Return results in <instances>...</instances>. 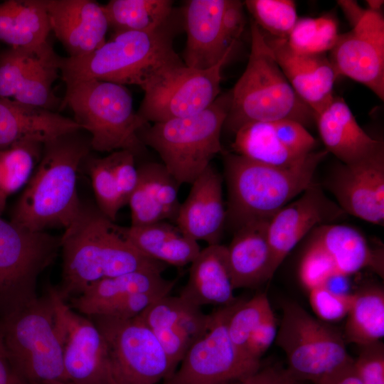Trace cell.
I'll return each instance as SVG.
<instances>
[{
	"mask_svg": "<svg viewBox=\"0 0 384 384\" xmlns=\"http://www.w3.org/2000/svg\"><path fill=\"white\" fill-rule=\"evenodd\" d=\"M277 327L274 313H271L250 334L245 347L247 356L256 361L269 348L276 338Z\"/></svg>",
	"mask_w": 384,
	"mask_h": 384,
	"instance_id": "obj_47",
	"label": "cell"
},
{
	"mask_svg": "<svg viewBox=\"0 0 384 384\" xmlns=\"http://www.w3.org/2000/svg\"><path fill=\"white\" fill-rule=\"evenodd\" d=\"M109 157L119 192L126 205L139 182L135 156L129 151L119 150L110 153Z\"/></svg>",
	"mask_w": 384,
	"mask_h": 384,
	"instance_id": "obj_45",
	"label": "cell"
},
{
	"mask_svg": "<svg viewBox=\"0 0 384 384\" xmlns=\"http://www.w3.org/2000/svg\"><path fill=\"white\" fill-rule=\"evenodd\" d=\"M51 45L39 48H10L0 53V98L14 97L39 58Z\"/></svg>",
	"mask_w": 384,
	"mask_h": 384,
	"instance_id": "obj_39",
	"label": "cell"
},
{
	"mask_svg": "<svg viewBox=\"0 0 384 384\" xmlns=\"http://www.w3.org/2000/svg\"><path fill=\"white\" fill-rule=\"evenodd\" d=\"M166 295L168 294L160 292L131 294L109 305L98 315L108 316L119 319H132L139 315L154 302Z\"/></svg>",
	"mask_w": 384,
	"mask_h": 384,
	"instance_id": "obj_46",
	"label": "cell"
},
{
	"mask_svg": "<svg viewBox=\"0 0 384 384\" xmlns=\"http://www.w3.org/2000/svg\"><path fill=\"white\" fill-rule=\"evenodd\" d=\"M320 137L326 148L342 164L360 162L383 149L381 141L370 137L358 124L348 105L341 97L315 115Z\"/></svg>",
	"mask_w": 384,
	"mask_h": 384,
	"instance_id": "obj_24",
	"label": "cell"
},
{
	"mask_svg": "<svg viewBox=\"0 0 384 384\" xmlns=\"http://www.w3.org/2000/svg\"><path fill=\"white\" fill-rule=\"evenodd\" d=\"M170 20L152 31H120L92 52L78 58H61L65 84L97 80L136 85L145 90L174 70L185 65L176 53V30Z\"/></svg>",
	"mask_w": 384,
	"mask_h": 384,
	"instance_id": "obj_2",
	"label": "cell"
},
{
	"mask_svg": "<svg viewBox=\"0 0 384 384\" xmlns=\"http://www.w3.org/2000/svg\"><path fill=\"white\" fill-rule=\"evenodd\" d=\"M272 312L267 296L261 293L249 300L245 299L232 314L228 328L230 338L237 349L247 358H250L245 352L250 334Z\"/></svg>",
	"mask_w": 384,
	"mask_h": 384,
	"instance_id": "obj_40",
	"label": "cell"
},
{
	"mask_svg": "<svg viewBox=\"0 0 384 384\" xmlns=\"http://www.w3.org/2000/svg\"><path fill=\"white\" fill-rule=\"evenodd\" d=\"M43 146L25 141L0 150V188L7 197L28 182Z\"/></svg>",
	"mask_w": 384,
	"mask_h": 384,
	"instance_id": "obj_37",
	"label": "cell"
},
{
	"mask_svg": "<svg viewBox=\"0 0 384 384\" xmlns=\"http://www.w3.org/2000/svg\"><path fill=\"white\" fill-rule=\"evenodd\" d=\"M233 50L210 68L183 65L169 73L144 90L137 114L150 124L192 116L206 110L220 95L222 68Z\"/></svg>",
	"mask_w": 384,
	"mask_h": 384,
	"instance_id": "obj_13",
	"label": "cell"
},
{
	"mask_svg": "<svg viewBox=\"0 0 384 384\" xmlns=\"http://www.w3.org/2000/svg\"><path fill=\"white\" fill-rule=\"evenodd\" d=\"M138 172V184L127 203L131 226L174 223L181 203L178 196L180 185L161 163H144Z\"/></svg>",
	"mask_w": 384,
	"mask_h": 384,
	"instance_id": "obj_26",
	"label": "cell"
},
{
	"mask_svg": "<svg viewBox=\"0 0 384 384\" xmlns=\"http://www.w3.org/2000/svg\"><path fill=\"white\" fill-rule=\"evenodd\" d=\"M275 341L286 354L288 370L303 382L326 384L354 363L340 333L294 302L282 304Z\"/></svg>",
	"mask_w": 384,
	"mask_h": 384,
	"instance_id": "obj_9",
	"label": "cell"
},
{
	"mask_svg": "<svg viewBox=\"0 0 384 384\" xmlns=\"http://www.w3.org/2000/svg\"><path fill=\"white\" fill-rule=\"evenodd\" d=\"M346 213L369 223H384V148L353 164L336 167L326 186Z\"/></svg>",
	"mask_w": 384,
	"mask_h": 384,
	"instance_id": "obj_17",
	"label": "cell"
},
{
	"mask_svg": "<svg viewBox=\"0 0 384 384\" xmlns=\"http://www.w3.org/2000/svg\"><path fill=\"white\" fill-rule=\"evenodd\" d=\"M336 274L339 273L331 257L319 245L311 241L299 265V277L302 286L309 292L325 286Z\"/></svg>",
	"mask_w": 384,
	"mask_h": 384,
	"instance_id": "obj_42",
	"label": "cell"
},
{
	"mask_svg": "<svg viewBox=\"0 0 384 384\" xmlns=\"http://www.w3.org/2000/svg\"><path fill=\"white\" fill-rule=\"evenodd\" d=\"M152 331L169 362L173 373L189 348L208 331L212 315L204 314L179 296H164L139 315Z\"/></svg>",
	"mask_w": 384,
	"mask_h": 384,
	"instance_id": "obj_19",
	"label": "cell"
},
{
	"mask_svg": "<svg viewBox=\"0 0 384 384\" xmlns=\"http://www.w3.org/2000/svg\"><path fill=\"white\" fill-rule=\"evenodd\" d=\"M56 317L63 334V366L75 384H115L103 336L90 317L77 314L49 287Z\"/></svg>",
	"mask_w": 384,
	"mask_h": 384,
	"instance_id": "obj_14",
	"label": "cell"
},
{
	"mask_svg": "<svg viewBox=\"0 0 384 384\" xmlns=\"http://www.w3.org/2000/svg\"><path fill=\"white\" fill-rule=\"evenodd\" d=\"M88 169L97 208L114 222L119 210L125 204L119 192L109 155L91 159Z\"/></svg>",
	"mask_w": 384,
	"mask_h": 384,
	"instance_id": "obj_41",
	"label": "cell"
},
{
	"mask_svg": "<svg viewBox=\"0 0 384 384\" xmlns=\"http://www.w3.org/2000/svg\"><path fill=\"white\" fill-rule=\"evenodd\" d=\"M61 57L50 46L30 70L14 95L22 104L53 111L59 105L52 87L58 77Z\"/></svg>",
	"mask_w": 384,
	"mask_h": 384,
	"instance_id": "obj_35",
	"label": "cell"
},
{
	"mask_svg": "<svg viewBox=\"0 0 384 384\" xmlns=\"http://www.w3.org/2000/svg\"><path fill=\"white\" fill-rule=\"evenodd\" d=\"M245 300L238 298L211 314L208 332L189 348L179 368L164 380L165 384H224L260 368V362L237 349L228 334L229 320Z\"/></svg>",
	"mask_w": 384,
	"mask_h": 384,
	"instance_id": "obj_12",
	"label": "cell"
},
{
	"mask_svg": "<svg viewBox=\"0 0 384 384\" xmlns=\"http://www.w3.org/2000/svg\"><path fill=\"white\" fill-rule=\"evenodd\" d=\"M162 273L153 270H137L102 279L89 285L68 304L74 311L90 317L100 314L109 305L138 292H160L169 294L176 279H166Z\"/></svg>",
	"mask_w": 384,
	"mask_h": 384,
	"instance_id": "obj_29",
	"label": "cell"
},
{
	"mask_svg": "<svg viewBox=\"0 0 384 384\" xmlns=\"http://www.w3.org/2000/svg\"><path fill=\"white\" fill-rule=\"evenodd\" d=\"M231 105V90L220 95L202 112L186 117L148 124L139 132L181 186L191 184L223 151L221 131Z\"/></svg>",
	"mask_w": 384,
	"mask_h": 384,
	"instance_id": "obj_6",
	"label": "cell"
},
{
	"mask_svg": "<svg viewBox=\"0 0 384 384\" xmlns=\"http://www.w3.org/2000/svg\"><path fill=\"white\" fill-rule=\"evenodd\" d=\"M244 2L226 0L222 16L223 36L228 46L236 44L244 27Z\"/></svg>",
	"mask_w": 384,
	"mask_h": 384,
	"instance_id": "obj_49",
	"label": "cell"
},
{
	"mask_svg": "<svg viewBox=\"0 0 384 384\" xmlns=\"http://www.w3.org/2000/svg\"><path fill=\"white\" fill-rule=\"evenodd\" d=\"M346 213L312 182L302 196L270 220L268 241L273 274L295 245L314 227L329 224Z\"/></svg>",
	"mask_w": 384,
	"mask_h": 384,
	"instance_id": "obj_18",
	"label": "cell"
},
{
	"mask_svg": "<svg viewBox=\"0 0 384 384\" xmlns=\"http://www.w3.org/2000/svg\"><path fill=\"white\" fill-rule=\"evenodd\" d=\"M270 221L252 220L234 232L227 247L234 290L257 287L273 277L268 241Z\"/></svg>",
	"mask_w": 384,
	"mask_h": 384,
	"instance_id": "obj_27",
	"label": "cell"
},
{
	"mask_svg": "<svg viewBox=\"0 0 384 384\" xmlns=\"http://www.w3.org/2000/svg\"><path fill=\"white\" fill-rule=\"evenodd\" d=\"M251 47L245 70L231 90L224 127L235 133L245 124L289 119L305 127L315 122L312 110L297 95L278 65L263 31L250 24Z\"/></svg>",
	"mask_w": 384,
	"mask_h": 384,
	"instance_id": "obj_5",
	"label": "cell"
},
{
	"mask_svg": "<svg viewBox=\"0 0 384 384\" xmlns=\"http://www.w3.org/2000/svg\"><path fill=\"white\" fill-rule=\"evenodd\" d=\"M0 384H31L18 371L0 333Z\"/></svg>",
	"mask_w": 384,
	"mask_h": 384,
	"instance_id": "obj_50",
	"label": "cell"
},
{
	"mask_svg": "<svg viewBox=\"0 0 384 384\" xmlns=\"http://www.w3.org/2000/svg\"><path fill=\"white\" fill-rule=\"evenodd\" d=\"M60 250V237L0 218V319L38 297V279Z\"/></svg>",
	"mask_w": 384,
	"mask_h": 384,
	"instance_id": "obj_10",
	"label": "cell"
},
{
	"mask_svg": "<svg viewBox=\"0 0 384 384\" xmlns=\"http://www.w3.org/2000/svg\"><path fill=\"white\" fill-rule=\"evenodd\" d=\"M360 346L355 367L363 384H384V346L380 341Z\"/></svg>",
	"mask_w": 384,
	"mask_h": 384,
	"instance_id": "obj_44",
	"label": "cell"
},
{
	"mask_svg": "<svg viewBox=\"0 0 384 384\" xmlns=\"http://www.w3.org/2000/svg\"><path fill=\"white\" fill-rule=\"evenodd\" d=\"M60 250L62 279L56 289L65 302L102 279L137 270L162 273L167 265L139 252L126 237L125 227L82 203L60 237Z\"/></svg>",
	"mask_w": 384,
	"mask_h": 384,
	"instance_id": "obj_1",
	"label": "cell"
},
{
	"mask_svg": "<svg viewBox=\"0 0 384 384\" xmlns=\"http://www.w3.org/2000/svg\"><path fill=\"white\" fill-rule=\"evenodd\" d=\"M327 151H313L292 166L259 163L234 153L223 154L228 191L225 226L233 233L256 220L272 218L312 182Z\"/></svg>",
	"mask_w": 384,
	"mask_h": 384,
	"instance_id": "obj_4",
	"label": "cell"
},
{
	"mask_svg": "<svg viewBox=\"0 0 384 384\" xmlns=\"http://www.w3.org/2000/svg\"><path fill=\"white\" fill-rule=\"evenodd\" d=\"M244 5L259 28L275 38L287 39L299 18L292 0H247Z\"/></svg>",
	"mask_w": 384,
	"mask_h": 384,
	"instance_id": "obj_38",
	"label": "cell"
},
{
	"mask_svg": "<svg viewBox=\"0 0 384 384\" xmlns=\"http://www.w3.org/2000/svg\"><path fill=\"white\" fill-rule=\"evenodd\" d=\"M366 2L368 6V9L374 11H380L384 1L381 0H368Z\"/></svg>",
	"mask_w": 384,
	"mask_h": 384,
	"instance_id": "obj_53",
	"label": "cell"
},
{
	"mask_svg": "<svg viewBox=\"0 0 384 384\" xmlns=\"http://www.w3.org/2000/svg\"><path fill=\"white\" fill-rule=\"evenodd\" d=\"M344 338L358 346L378 341L384 336V292L370 286L353 294L348 314Z\"/></svg>",
	"mask_w": 384,
	"mask_h": 384,
	"instance_id": "obj_33",
	"label": "cell"
},
{
	"mask_svg": "<svg viewBox=\"0 0 384 384\" xmlns=\"http://www.w3.org/2000/svg\"><path fill=\"white\" fill-rule=\"evenodd\" d=\"M226 0H190L183 9L187 35L186 66L205 70L216 65L235 44L228 46L222 28Z\"/></svg>",
	"mask_w": 384,
	"mask_h": 384,
	"instance_id": "obj_23",
	"label": "cell"
},
{
	"mask_svg": "<svg viewBox=\"0 0 384 384\" xmlns=\"http://www.w3.org/2000/svg\"><path fill=\"white\" fill-rule=\"evenodd\" d=\"M338 35L336 20L330 15H323L298 18L287 41L297 53L324 54L332 49Z\"/></svg>",
	"mask_w": 384,
	"mask_h": 384,
	"instance_id": "obj_36",
	"label": "cell"
},
{
	"mask_svg": "<svg viewBox=\"0 0 384 384\" xmlns=\"http://www.w3.org/2000/svg\"><path fill=\"white\" fill-rule=\"evenodd\" d=\"M51 31L44 0L0 3V41L11 48H39Z\"/></svg>",
	"mask_w": 384,
	"mask_h": 384,
	"instance_id": "obj_32",
	"label": "cell"
},
{
	"mask_svg": "<svg viewBox=\"0 0 384 384\" xmlns=\"http://www.w3.org/2000/svg\"><path fill=\"white\" fill-rule=\"evenodd\" d=\"M264 35L282 73L299 98L314 116L333 100L338 75L329 58L324 54L307 55L294 51L286 38Z\"/></svg>",
	"mask_w": 384,
	"mask_h": 384,
	"instance_id": "obj_20",
	"label": "cell"
},
{
	"mask_svg": "<svg viewBox=\"0 0 384 384\" xmlns=\"http://www.w3.org/2000/svg\"><path fill=\"white\" fill-rule=\"evenodd\" d=\"M45 384H75V383L69 380H58V381H53V382L46 383Z\"/></svg>",
	"mask_w": 384,
	"mask_h": 384,
	"instance_id": "obj_55",
	"label": "cell"
},
{
	"mask_svg": "<svg viewBox=\"0 0 384 384\" xmlns=\"http://www.w3.org/2000/svg\"><path fill=\"white\" fill-rule=\"evenodd\" d=\"M190 265L188 279L179 297L200 307L227 306L238 299L233 294L227 246L208 245Z\"/></svg>",
	"mask_w": 384,
	"mask_h": 384,
	"instance_id": "obj_28",
	"label": "cell"
},
{
	"mask_svg": "<svg viewBox=\"0 0 384 384\" xmlns=\"http://www.w3.org/2000/svg\"><path fill=\"white\" fill-rule=\"evenodd\" d=\"M330 51L338 77L361 83L384 100V18L380 11L368 9L351 30L338 35Z\"/></svg>",
	"mask_w": 384,
	"mask_h": 384,
	"instance_id": "obj_15",
	"label": "cell"
},
{
	"mask_svg": "<svg viewBox=\"0 0 384 384\" xmlns=\"http://www.w3.org/2000/svg\"><path fill=\"white\" fill-rule=\"evenodd\" d=\"M314 231L311 241L328 253L339 274L348 276L370 268L383 276V252L373 250L356 228L341 224H324Z\"/></svg>",
	"mask_w": 384,
	"mask_h": 384,
	"instance_id": "obj_30",
	"label": "cell"
},
{
	"mask_svg": "<svg viewBox=\"0 0 384 384\" xmlns=\"http://www.w3.org/2000/svg\"><path fill=\"white\" fill-rule=\"evenodd\" d=\"M233 153L276 166H292L304 161L316 146L306 128L289 119L253 122L235 133Z\"/></svg>",
	"mask_w": 384,
	"mask_h": 384,
	"instance_id": "obj_16",
	"label": "cell"
},
{
	"mask_svg": "<svg viewBox=\"0 0 384 384\" xmlns=\"http://www.w3.org/2000/svg\"><path fill=\"white\" fill-rule=\"evenodd\" d=\"M353 300V294L336 293L326 286L316 287L309 291L311 309L323 321H337L346 316Z\"/></svg>",
	"mask_w": 384,
	"mask_h": 384,
	"instance_id": "obj_43",
	"label": "cell"
},
{
	"mask_svg": "<svg viewBox=\"0 0 384 384\" xmlns=\"http://www.w3.org/2000/svg\"><path fill=\"white\" fill-rule=\"evenodd\" d=\"M65 85L62 105L73 110L75 122L90 134L92 149L110 153L127 150L135 156L146 150L139 132L149 123L134 110L124 85L94 79Z\"/></svg>",
	"mask_w": 384,
	"mask_h": 384,
	"instance_id": "obj_7",
	"label": "cell"
},
{
	"mask_svg": "<svg viewBox=\"0 0 384 384\" xmlns=\"http://www.w3.org/2000/svg\"><path fill=\"white\" fill-rule=\"evenodd\" d=\"M105 342L115 384H156L171 375L167 356L149 326L137 316H90Z\"/></svg>",
	"mask_w": 384,
	"mask_h": 384,
	"instance_id": "obj_11",
	"label": "cell"
},
{
	"mask_svg": "<svg viewBox=\"0 0 384 384\" xmlns=\"http://www.w3.org/2000/svg\"><path fill=\"white\" fill-rule=\"evenodd\" d=\"M79 130L74 119L53 111L0 98V150L25 141L44 144Z\"/></svg>",
	"mask_w": 384,
	"mask_h": 384,
	"instance_id": "obj_25",
	"label": "cell"
},
{
	"mask_svg": "<svg viewBox=\"0 0 384 384\" xmlns=\"http://www.w3.org/2000/svg\"><path fill=\"white\" fill-rule=\"evenodd\" d=\"M6 198H7V196L4 193V192L0 188V215L5 208Z\"/></svg>",
	"mask_w": 384,
	"mask_h": 384,
	"instance_id": "obj_54",
	"label": "cell"
},
{
	"mask_svg": "<svg viewBox=\"0 0 384 384\" xmlns=\"http://www.w3.org/2000/svg\"><path fill=\"white\" fill-rule=\"evenodd\" d=\"M51 31L70 58L85 55L105 43L109 23L103 6L91 0H44Z\"/></svg>",
	"mask_w": 384,
	"mask_h": 384,
	"instance_id": "obj_22",
	"label": "cell"
},
{
	"mask_svg": "<svg viewBox=\"0 0 384 384\" xmlns=\"http://www.w3.org/2000/svg\"><path fill=\"white\" fill-rule=\"evenodd\" d=\"M125 235L146 257L178 267L191 264L201 250L198 242L167 221L125 227Z\"/></svg>",
	"mask_w": 384,
	"mask_h": 384,
	"instance_id": "obj_31",
	"label": "cell"
},
{
	"mask_svg": "<svg viewBox=\"0 0 384 384\" xmlns=\"http://www.w3.org/2000/svg\"><path fill=\"white\" fill-rule=\"evenodd\" d=\"M337 3L352 27L358 23L368 10L361 7L356 1L340 0Z\"/></svg>",
	"mask_w": 384,
	"mask_h": 384,
	"instance_id": "obj_51",
	"label": "cell"
},
{
	"mask_svg": "<svg viewBox=\"0 0 384 384\" xmlns=\"http://www.w3.org/2000/svg\"><path fill=\"white\" fill-rule=\"evenodd\" d=\"M109 26L120 31H152L171 18V0H111L103 6Z\"/></svg>",
	"mask_w": 384,
	"mask_h": 384,
	"instance_id": "obj_34",
	"label": "cell"
},
{
	"mask_svg": "<svg viewBox=\"0 0 384 384\" xmlns=\"http://www.w3.org/2000/svg\"><path fill=\"white\" fill-rule=\"evenodd\" d=\"M223 176L210 164L191 183L174 224L187 237L210 245L220 243L226 222Z\"/></svg>",
	"mask_w": 384,
	"mask_h": 384,
	"instance_id": "obj_21",
	"label": "cell"
},
{
	"mask_svg": "<svg viewBox=\"0 0 384 384\" xmlns=\"http://www.w3.org/2000/svg\"><path fill=\"white\" fill-rule=\"evenodd\" d=\"M288 370L279 365L262 367L248 375L224 384H304Z\"/></svg>",
	"mask_w": 384,
	"mask_h": 384,
	"instance_id": "obj_48",
	"label": "cell"
},
{
	"mask_svg": "<svg viewBox=\"0 0 384 384\" xmlns=\"http://www.w3.org/2000/svg\"><path fill=\"white\" fill-rule=\"evenodd\" d=\"M82 130L63 134L43 144L36 171L15 206L11 221L33 231L65 229L82 203L77 174L91 147Z\"/></svg>",
	"mask_w": 384,
	"mask_h": 384,
	"instance_id": "obj_3",
	"label": "cell"
},
{
	"mask_svg": "<svg viewBox=\"0 0 384 384\" xmlns=\"http://www.w3.org/2000/svg\"><path fill=\"white\" fill-rule=\"evenodd\" d=\"M326 384H363L354 363L336 375Z\"/></svg>",
	"mask_w": 384,
	"mask_h": 384,
	"instance_id": "obj_52",
	"label": "cell"
},
{
	"mask_svg": "<svg viewBox=\"0 0 384 384\" xmlns=\"http://www.w3.org/2000/svg\"><path fill=\"white\" fill-rule=\"evenodd\" d=\"M0 333L15 367L31 384L68 380L63 334L48 291L0 319Z\"/></svg>",
	"mask_w": 384,
	"mask_h": 384,
	"instance_id": "obj_8",
	"label": "cell"
}]
</instances>
